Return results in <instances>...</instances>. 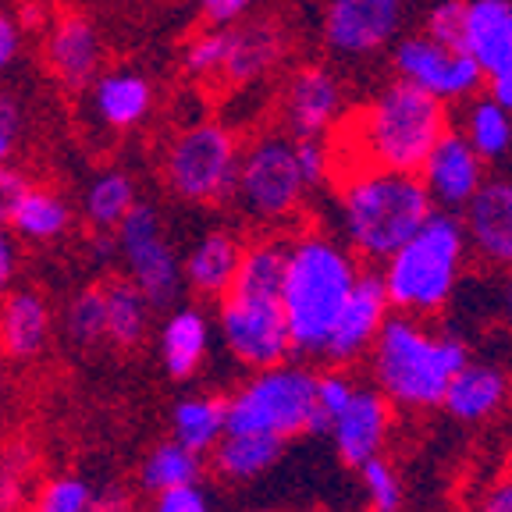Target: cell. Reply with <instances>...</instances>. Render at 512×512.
Here are the masks:
<instances>
[{"label":"cell","mask_w":512,"mask_h":512,"mask_svg":"<svg viewBox=\"0 0 512 512\" xmlns=\"http://www.w3.org/2000/svg\"><path fill=\"white\" fill-rule=\"evenodd\" d=\"M452 107L402 79H388L349 121H338L328 143H349L331 150L335 168L370 164L388 171H420L431 146L445 136Z\"/></svg>","instance_id":"cell-1"},{"label":"cell","mask_w":512,"mask_h":512,"mask_svg":"<svg viewBox=\"0 0 512 512\" xmlns=\"http://www.w3.org/2000/svg\"><path fill=\"white\" fill-rule=\"evenodd\" d=\"M331 182L342 239L360 264H384L434 210L424 182L413 171L345 164L331 171Z\"/></svg>","instance_id":"cell-2"},{"label":"cell","mask_w":512,"mask_h":512,"mask_svg":"<svg viewBox=\"0 0 512 512\" xmlns=\"http://www.w3.org/2000/svg\"><path fill=\"white\" fill-rule=\"evenodd\" d=\"M360 271L363 264L356 260V253L320 228H303L288 239L281 310L288 320L292 356L320 360Z\"/></svg>","instance_id":"cell-3"},{"label":"cell","mask_w":512,"mask_h":512,"mask_svg":"<svg viewBox=\"0 0 512 512\" xmlns=\"http://www.w3.org/2000/svg\"><path fill=\"white\" fill-rule=\"evenodd\" d=\"M470 360L463 338L438 335L424 328L420 317L388 313L370 345V367L377 377V392L402 409L441 406L448 381Z\"/></svg>","instance_id":"cell-4"},{"label":"cell","mask_w":512,"mask_h":512,"mask_svg":"<svg viewBox=\"0 0 512 512\" xmlns=\"http://www.w3.org/2000/svg\"><path fill=\"white\" fill-rule=\"evenodd\" d=\"M470 246L459 214L431 210L420 228L381 264V281L395 313L409 317H434L456 296L463 281Z\"/></svg>","instance_id":"cell-5"},{"label":"cell","mask_w":512,"mask_h":512,"mask_svg":"<svg viewBox=\"0 0 512 512\" xmlns=\"http://www.w3.org/2000/svg\"><path fill=\"white\" fill-rule=\"evenodd\" d=\"M331 420L317 409V374L303 363H274L224 399V431H260L288 441L328 434Z\"/></svg>","instance_id":"cell-6"},{"label":"cell","mask_w":512,"mask_h":512,"mask_svg":"<svg viewBox=\"0 0 512 512\" xmlns=\"http://www.w3.org/2000/svg\"><path fill=\"white\" fill-rule=\"evenodd\" d=\"M242 139L224 121H196L182 128L164 150L160 175L171 196L196 207L228 203L235 192Z\"/></svg>","instance_id":"cell-7"},{"label":"cell","mask_w":512,"mask_h":512,"mask_svg":"<svg viewBox=\"0 0 512 512\" xmlns=\"http://www.w3.org/2000/svg\"><path fill=\"white\" fill-rule=\"evenodd\" d=\"M306 182L296 164V139L288 132H260L242 143L232 200L256 224L296 221L306 203Z\"/></svg>","instance_id":"cell-8"},{"label":"cell","mask_w":512,"mask_h":512,"mask_svg":"<svg viewBox=\"0 0 512 512\" xmlns=\"http://www.w3.org/2000/svg\"><path fill=\"white\" fill-rule=\"evenodd\" d=\"M217 324H221L224 345L249 370L274 367V363H285L292 356V338H288L281 296L228 288L217 299Z\"/></svg>","instance_id":"cell-9"},{"label":"cell","mask_w":512,"mask_h":512,"mask_svg":"<svg viewBox=\"0 0 512 512\" xmlns=\"http://www.w3.org/2000/svg\"><path fill=\"white\" fill-rule=\"evenodd\" d=\"M392 75L409 86L424 89L441 104H466L470 96L484 93V79L473 57L463 47H448V43L420 32H406L392 43Z\"/></svg>","instance_id":"cell-10"},{"label":"cell","mask_w":512,"mask_h":512,"mask_svg":"<svg viewBox=\"0 0 512 512\" xmlns=\"http://www.w3.org/2000/svg\"><path fill=\"white\" fill-rule=\"evenodd\" d=\"M118 239V256H125L128 274L136 281V288L146 296L150 306H171L178 296V281H182V267H178L175 253L164 242V228H160V214L146 203H132L121 224L114 228Z\"/></svg>","instance_id":"cell-11"},{"label":"cell","mask_w":512,"mask_h":512,"mask_svg":"<svg viewBox=\"0 0 512 512\" xmlns=\"http://www.w3.org/2000/svg\"><path fill=\"white\" fill-rule=\"evenodd\" d=\"M43 68L64 93H86L104 68V40L79 8H57L43 25Z\"/></svg>","instance_id":"cell-12"},{"label":"cell","mask_w":512,"mask_h":512,"mask_svg":"<svg viewBox=\"0 0 512 512\" xmlns=\"http://www.w3.org/2000/svg\"><path fill=\"white\" fill-rule=\"evenodd\" d=\"M402 18L406 0H328L320 36L338 57H374L399 40Z\"/></svg>","instance_id":"cell-13"},{"label":"cell","mask_w":512,"mask_h":512,"mask_svg":"<svg viewBox=\"0 0 512 512\" xmlns=\"http://www.w3.org/2000/svg\"><path fill=\"white\" fill-rule=\"evenodd\" d=\"M463 50L484 79V93L512 111V0H463Z\"/></svg>","instance_id":"cell-14"},{"label":"cell","mask_w":512,"mask_h":512,"mask_svg":"<svg viewBox=\"0 0 512 512\" xmlns=\"http://www.w3.org/2000/svg\"><path fill=\"white\" fill-rule=\"evenodd\" d=\"M345 114V86L328 64H299L281 89V128L292 139H328Z\"/></svg>","instance_id":"cell-15"},{"label":"cell","mask_w":512,"mask_h":512,"mask_svg":"<svg viewBox=\"0 0 512 512\" xmlns=\"http://www.w3.org/2000/svg\"><path fill=\"white\" fill-rule=\"evenodd\" d=\"M388 313H392V303H388L381 274L360 271V278L352 285L342 313H338L335 328H331L328 342H324L320 360H328L331 367H349V363H356L360 356H367L377 331H381V324L388 320Z\"/></svg>","instance_id":"cell-16"},{"label":"cell","mask_w":512,"mask_h":512,"mask_svg":"<svg viewBox=\"0 0 512 512\" xmlns=\"http://www.w3.org/2000/svg\"><path fill=\"white\" fill-rule=\"evenodd\" d=\"M288 32L278 18H242L224 29V57L214 82L228 89L253 86L285 64Z\"/></svg>","instance_id":"cell-17"},{"label":"cell","mask_w":512,"mask_h":512,"mask_svg":"<svg viewBox=\"0 0 512 512\" xmlns=\"http://www.w3.org/2000/svg\"><path fill=\"white\" fill-rule=\"evenodd\" d=\"M416 178L424 182L434 207L459 214V210L470 203L473 192L480 189V182L488 178V164L477 157V150L466 143L459 128L448 125L445 136H441L438 143L431 146V153L424 157Z\"/></svg>","instance_id":"cell-18"},{"label":"cell","mask_w":512,"mask_h":512,"mask_svg":"<svg viewBox=\"0 0 512 512\" xmlns=\"http://www.w3.org/2000/svg\"><path fill=\"white\" fill-rule=\"evenodd\" d=\"M459 221L480 264L512 271V178H484L459 210Z\"/></svg>","instance_id":"cell-19"},{"label":"cell","mask_w":512,"mask_h":512,"mask_svg":"<svg viewBox=\"0 0 512 512\" xmlns=\"http://www.w3.org/2000/svg\"><path fill=\"white\" fill-rule=\"evenodd\" d=\"M392 431V402L374 388H356L342 413L331 420L328 434L338 448V459L360 470L367 459L381 456Z\"/></svg>","instance_id":"cell-20"},{"label":"cell","mask_w":512,"mask_h":512,"mask_svg":"<svg viewBox=\"0 0 512 512\" xmlns=\"http://www.w3.org/2000/svg\"><path fill=\"white\" fill-rule=\"evenodd\" d=\"M86 93L93 100L100 125H107L111 132H132L153 111V82L143 72H132V68L100 72Z\"/></svg>","instance_id":"cell-21"},{"label":"cell","mask_w":512,"mask_h":512,"mask_svg":"<svg viewBox=\"0 0 512 512\" xmlns=\"http://www.w3.org/2000/svg\"><path fill=\"white\" fill-rule=\"evenodd\" d=\"M505 399H509V374L502 367H491V363L466 360L448 381L445 395H441V409L452 420L480 424V420L495 416L505 406Z\"/></svg>","instance_id":"cell-22"},{"label":"cell","mask_w":512,"mask_h":512,"mask_svg":"<svg viewBox=\"0 0 512 512\" xmlns=\"http://www.w3.org/2000/svg\"><path fill=\"white\" fill-rule=\"evenodd\" d=\"M50 338V306L40 292L18 288L0 296V356L32 360Z\"/></svg>","instance_id":"cell-23"},{"label":"cell","mask_w":512,"mask_h":512,"mask_svg":"<svg viewBox=\"0 0 512 512\" xmlns=\"http://www.w3.org/2000/svg\"><path fill=\"white\" fill-rule=\"evenodd\" d=\"M285 441L260 431H224L210 448V466L228 484H249L278 463Z\"/></svg>","instance_id":"cell-24"},{"label":"cell","mask_w":512,"mask_h":512,"mask_svg":"<svg viewBox=\"0 0 512 512\" xmlns=\"http://www.w3.org/2000/svg\"><path fill=\"white\" fill-rule=\"evenodd\" d=\"M242 242L232 232H207L196 246L189 249V256L182 260V278L189 281V288L196 296L221 299L232 285L235 271H239Z\"/></svg>","instance_id":"cell-25"},{"label":"cell","mask_w":512,"mask_h":512,"mask_svg":"<svg viewBox=\"0 0 512 512\" xmlns=\"http://www.w3.org/2000/svg\"><path fill=\"white\" fill-rule=\"evenodd\" d=\"M463 107V114H459V132H463L466 143L477 150V157L484 160V164H498V160H505L512 153V111L509 107H502L495 100V96L488 93H477L470 96Z\"/></svg>","instance_id":"cell-26"},{"label":"cell","mask_w":512,"mask_h":512,"mask_svg":"<svg viewBox=\"0 0 512 512\" xmlns=\"http://www.w3.org/2000/svg\"><path fill=\"white\" fill-rule=\"evenodd\" d=\"M160 356L175 381H189L207 360V317L196 306H182L160 331Z\"/></svg>","instance_id":"cell-27"},{"label":"cell","mask_w":512,"mask_h":512,"mask_svg":"<svg viewBox=\"0 0 512 512\" xmlns=\"http://www.w3.org/2000/svg\"><path fill=\"white\" fill-rule=\"evenodd\" d=\"M150 310L153 306L132 278L104 281V338H111L118 349H136L143 342Z\"/></svg>","instance_id":"cell-28"},{"label":"cell","mask_w":512,"mask_h":512,"mask_svg":"<svg viewBox=\"0 0 512 512\" xmlns=\"http://www.w3.org/2000/svg\"><path fill=\"white\" fill-rule=\"evenodd\" d=\"M11 228L29 242H54L72 228V203L47 185H29Z\"/></svg>","instance_id":"cell-29"},{"label":"cell","mask_w":512,"mask_h":512,"mask_svg":"<svg viewBox=\"0 0 512 512\" xmlns=\"http://www.w3.org/2000/svg\"><path fill=\"white\" fill-rule=\"evenodd\" d=\"M171 431H175L178 445H185L196 456H207L224 434V399L217 395L182 399L171 413Z\"/></svg>","instance_id":"cell-30"},{"label":"cell","mask_w":512,"mask_h":512,"mask_svg":"<svg viewBox=\"0 0 512 512\" xmlns=\"http://www.w3.org/2000/svg\"><path fill=\"white\" fill-rule=\"evenodd\" d=\"M136 200L139 196H136L132 175L121 168H111V171H100V175L89 182L86 200H82V214H86V221L93 224V228H100V232H114Z\"/></svg>","instance_id":"cell-31"},{"label":"cell","mask_w":512,"mask_h":512,"mask_svg":"<svg viewBox=\"0 0 512 512\" xmlns=\"http://www.w3.org/2000/svg\"><path fill=\"white\" fill-rule=\"evenodd\" d=\"M200 456L189 452L178 441H164L146 456L143 463V488L146 491H171V488H185V484H196L200 480Z\"/></svg>","instance_id":"cell-32"},{"label":"cell","mask_w":512,"mask_h":512,"mask_svg":"<svg viewBox=\"0 0 512 512\" xmlns=\"http://www.w3.org/2000/svg\"><path fill=\"white\" fill-rule=\"evenodd\" d=\"M224 57V29L203 25L182 50V72L196 82H214Z\"/></svg>","instance_id":"cell-33"},{"label":"cell","mask_w":512,"mask_h":512,"mask_svg":"<svg viewBox=\"0 0 512 512\" xmlns=\"http://www.w3.org/2000/svg\"><path fill=\"white\" fill-rule=\"evenodd\" d=\"M363 491L370 512H402V480L384 456H374L360 466Z\"/></svg>","instance_id":"cell-34"},{"label":"cell","mask_w":512,"mask_h":512,"mask_svg":"<svg viewBox=\"0 0 512 512\" xmlns=\"http://www.w3.org/2000/svg\"><path fill=\"white\" fill-rule=\"evenodd\" d=\"M68 335L79 345H93L104 338V285L82 288L68 306Z\"/></svg>","instance_id":"cell-35"},{"label":"cell","mask_w":512,"mask_h":512,"mask_svg":"<svg viewBox=\"0 0 512 512\" xmlns=\"http://www.w3.org/2000/svg\"><path fill=\"white\" fill-rule=\"evenodd\" d=\"M89 498H93V491H89L86 480L79 477H54L43 484L40 498H36V505H32V512H86Z\"/></svg>","instance_id":"cell-36"},{"label":"cell","mask_w":512,"mask_h":512,"mask_svg":"<svg viewBox=\"0 0 512 512\" xmlns=\"http://www.w3.org/2000/svg\"><path fill=\"white\" fill-rule=\"evenodd\" d=\"M296 164L299 175H303L306 189H320L324 182H331V171H335V160H331L328 139H296Z\"/></svg>","instance_id":"cell-37"},{"label":"cell","mask_w":512,"mask_h":512,"mask_svg":"<svg viewBox=\"0 0 512 512\" xmlns=\"http://www.w3.org/2000/svg\"><path fill=\"white\" fill-rule=\"evenodd\" d=\"M463 0H434V8L424 15V32L448 47H463Z\"/></svg>","instance_id":"cell-38"},{"label":"cell","mask_w":512,"mask_h":512,"mask_svg":"<svg viewBox=\"0 0 512 512\" xmlns=\"http://www.w3.org/2000/svg\"><path fill=\"white\" fill-rule=\"evenodd\" d=\"M29 185L32 182L22 168H15L11 160H0V228H11L15 210H18V203L25 200Z\"/></svg>","instance_id":"cell-39"},{"label":"cell","mask_w":512,"mask_h":512,"mask_svg":"<svg viewBox=\"0 0 512 512\" xmlns=\"http://www.w3.org/2000/svg\"><path fill=\"white\" fill-rule=\"evenodd\" d=\"M352 392H356V384L338 367L328 370V374H317V409L328 416V420H335V416L342 413L345 402L352 399Z\"/></svg>","instance_id":"cell-40"},{"label":"cell","mask_w":512,"mask_h":512,"mask_svg":"<svg viewBox=\"0 0 512 512\" xmlns=\"http://www.w3.org/2000/svg\"><path fill=\"white\" fill-rule=\"evenodd\" d=\"M22 132H25L22 104H18L8 89H0V160H11V153L22 143Z\"/></svg>","instance_id":"cell-41"},{"label":"cell","mask_w":512,"mask_h":512,"mask_svg":"<svg viewBox=\"0 0 512 512\" xmlns=\"http://www.w3.org/2000/svg\"><path fill=\"white\" fill-rule=\"evenodd\" d=\"M29 459H18V456H8L0 459V512H15L22 505V470Z\"/></svg>","instance_id":"cell-42"},{"label":"cell","mask_w":512,"mask_h":512,"mask_svg":"<svg viewBox=\"0 0 512 512\" xmlns=\"http://www.w3.org/2000/svg\"><path fill=\"white\" fill-rule=\"evenodd\" d=\"M249 8H253V0H200L203 25H214V29H228V25L242 22Z\"/></svg>","instance_id":"cell-43"},{"label":"cell","mask_w":512,"mask_h":512,"mask_svg":"<svg viewBox=\"0 0 512 512\" xmlns=\"http://www.w3.org/2000/svg\"><path fill=\"white\" fill-rule=\"evenodd\" d=\"M153 512H210L207 498L196 484H185V488H171L157 495V509Z\"/></svg>","instance_id":"cell-44"},{"label":"cell","mask_w":512,"mask_h":512,"mask_svg":"<svg viewBox=\"0 0 512 512\" xmlns=\"http://www.w3.org/2000/svg\"><path fill=\"white\" fill-rule=\"evenodd\" d=\"M22 40H25V32H22V25H18V18L8 15V11H0V75L18 61Z\"/></svg>","instance_id":"cell-45"},{"label":"cell","mask_w":512,"mask_h":512,"mask_svg":"<svg viewBox=\"0 0 512 512\" xmlns=\"http://www.w3.org/2000/svg\"><path fill=\"white\" fill-rule=\"evenodd\" d=\"M480 512H512V470L502 473V477L484 491V498H480Z\"/></svg>","instance_id":"cell-46"},{"label":"cell","mask_w":512,"mask_h":512,"mask_svg":"<svg viewBox=\"0 0 512 512\" xmlns=\"http://www.w3.org/2000/svg\"><path fill=\"white\" fill-rule=\"evenodd\" d=\"M18 271V249L15 239L8 235V228H0V296L11 288V278Z\"/></svg>","instance_id":"cell-47"},{"label":"cell","mask_w":512,"mask_h":512,"mask_svg":"<svg viewBox=\"0 0 512 512\" xmlns=\"http://www.w3.org/2000/svg\"><path fill=\"white\" fill-rule=\"evenodd\" d=\"M86 512H132V502H128L121 491H100V495L89 498Z\"/></svg>","instance_id":"cell-48"},{"label":"cell","mask_w":512,"mask_h":512,"mask_svg":"<svg viewBox=\"0 0 512 512\" xmlns=\"http://www.w3.org/2000/svg\"><path fill=\"white\" fill-rule=\"evenodd\" d=\"M505 317L512 324V271H509V281H505Z\"/></svg>","instance_id":"cell-49"}]
</instances>
